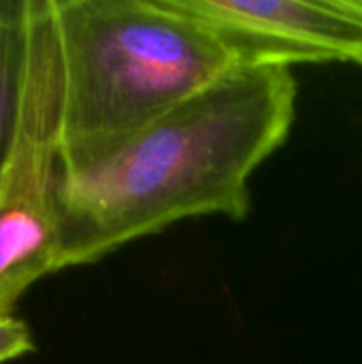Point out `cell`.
Here are the masks:
<instances>
[{"label":"cell","mask_w":362,"mask_h":364,"mask_svg":"<svg viewBox=\"0 0 362 364\" xmlns=\"http://www.w3.org/2000/svg\"><path fill=\"white\" fill-rule=\"evenodd\" d=\"M294 109L288 66H239L96 164L64 171L60 271L188 218L245 220L247 181L288 139Z\"/></svg>","instance_id":"cell-1"},{"label":"cell","mask_w":362,"mask_h":364,"mask_svg":"<svg viewBox=\"0 0 362 364\" xmlns=\"http://www.w3.org/2000/svg\"><path fill=\"white\" fill-rule=\"evenodd\" d=\"M62 64L64 171L96 164L241 66L173 0H51Z\"/></svg>","instance_id":"cell-2"},{"label":"cell","mask_w":362,"mask_h":364,"mask_svg":"<svg viewBox=\"0 0 362 364\" xmlns=\"http://www.w3.org/2000/svg\"><path fill=\"white\" fill-rule=\"evenodd\" d=\"M62 64L51 0H30L17 126L0 166V318L60 271Z\"/></svg>","instance_id":"cell-3"},{"label":"cell","mask_w":362,"mask_h":364,"mask_svg":"<svg viewBox=\"0 0 362 364\" xmlns=\"http://www.w3.org/2000/svg\"><path fill=\"white\" fill-rule=\"evenodd\" d=\"M207 23L241 66L350 62L362 68V0H173Z\"/></svg>","instance_id":"cell-4"},{"label":"cell","mask_w":362,"mask_h":364,"mask_svg":"<svg viewBox=\"0 0 362 364\" xmlns=\"http://www.w3.org/2000/svg\"><path fill=\"white\" fill-rule=\"evenodd\" d=\"M30 0H0V166L11 147L28 53Z\"/></svg>","instance_id":"cell-5"},{"label":"cell","mask_w":362,"mask_h":364,"mask_svg":"<svg viewBox=\"0 0 362 364\" xmlns=\"http://www.w3.org/2000/svg\"><path fill=\"white\" fill-rule=\"evenodd\" d=\"M34 352V337L30 326L17 316L0 318V364L17 360Z\"/></svg>","instance_id":"cell-6"}]
</instances>
